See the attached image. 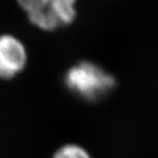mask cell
Segmentation results:
<instances>
[{"instance_id":"cell-1","label":"cell","mask_w":158,"mask_h":158,"mask_svg":"<svg viewBox=\"0 0 158 158\" xmlns=\"http://www.w3.org/2000/svg\"><path fill=\"white\" fill-rule=\"evenodd\" d=\"M34 25L51 31L70 23L76 16V0H18Z\"/></svg>"},{"instance_id":"cell-2","label":"cell","mask_w":158,"mask_h":158,"mask_svg":"<svg viewBox=\"0 0 158 158\" xmlns=\"http://www.w3.org/2000/svg\"><path fill=\"white\" fill-rule=\"evenodd\" d=\"M68 87L86 99H96L114 86V79L98 66L90 62H81L66 73Z\"/></svg>"},{"instance_id":"cell-3","label":"cell","mask_w":158,"mask_h":158,"mask_svg":"<svg viewBox=\"0 0 158 158\" xmlns=\"http://www.w3.org/2000/svg\"><path fill=\"white\" fill-rule=\"evenodd\" d=\"M25 47L15 37L0 36V78L11 79L26 65Z\"/></svg>"},{"instance_id":"cell-4","label":"cell","mask_w":158,"mask_h":158,"mask_svg":"<svg viewBox=\"0 0 158 158\" xmlns=\"http://www.w3.org/2000/svg\"><path fill=\"white\" fill-rule=\"evenodd\" d=\"M53 158H90V156L82 147L77 145H66L60 148Z\"/></svg>"}]
</instances>
